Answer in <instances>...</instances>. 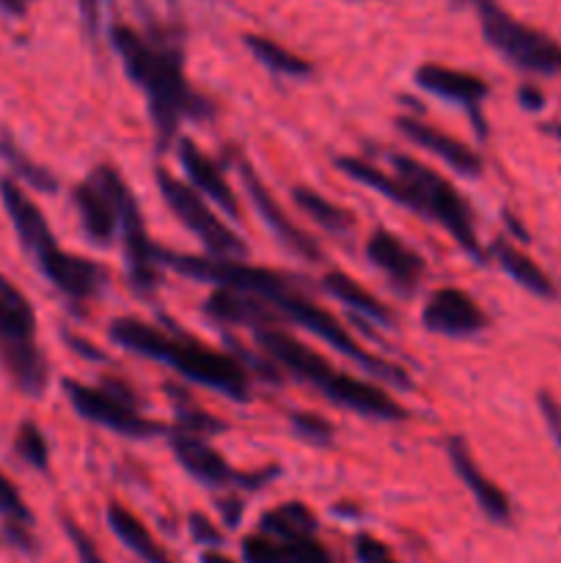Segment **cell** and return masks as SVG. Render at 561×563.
I'll list each match as a JSON object with an SVG mask.
<instances>
[{"mask_svg":"<svg viewBox=\"0 0 561 563\" xmlns=\"http://www.w3.org/2000/svg\"><path fill=\"white\" fill-rule=\"evenodd\" d=\"M548 132H553V135L559 137V141H561V124H550V126H548Z\"/></svg>","mask_w":561,"mask_h":563,"instance_id":"ee69618b","label":"cell"},{"mask_svg":"<svg viewBox=\"0 0 561 563\" xmlns=\"http://www.w3.org/2000/svg\"><path fill=\"white\" fill-rule=\"evenodd\" d=\"M416 86L424 91L435 93V97L446 99V102H454L468 108L471 113H476L482 108V102L487 99L490 86L482 77L471 75V71L451 69L443 64H424L416 69Z\"/></svg>","mask_w":561,"mask_h":563,"instance_id":"d6986e66","label":"cell"},{"mask_svg":"<svg viewBox=\"0 0 561 563\" xmlns=\"http://www.w3.org/2000/svg\"><path fill=\"white\" fill-rule=\"evenodd\" d=\"M168 443L170 449H174L179 465L185 467L193 478H198L201 484H209V487L262 489L264 484L278 473L275 467H267V471H258V473L234 471V467L223 460V454L215 451L212 445L207 443V438L182 432V429H174V427L168 429Z\"/></svg>","mask_w":561,"mask_h":563,"instance_id":"8fae6325","label":"cell"},{"mask_svg":"<svg viewBox=\"0 0 561 563\" xmlns=\"http://www.w3.org/2000/svg\"><path fill=\"white\" fill-rule=\"evenodd\" d=\"M484 251H487V258H493V262L498 264V267L504 269V273L509 275L517 286H522L526 291H531V295H537V297H544V300H556V297H559V289H556L553 278H550V275L544 273V269L539 267L531 256H526L520 247H515L512 242H506L504 236H498V240L490 242Z\"/></svg>","mask_w":561,"mask_h":563,"instance_id":"603a6c76","label":"cell"},{"mask_svg":"<svg viewBox=\"0 0 561 563\" xmlns=\"http://www.w3.org/2000/svg\"><path fill=\"white\" fill-rule=\"evenodd\" d=\"M174 407H176V427L182 432H190V434H201V438H209V434H218L223 432L226 423L218 421L215 416H209L207 410L193 405L182 390H174Z\"/></svg>","mask_w":561,"mask_h":563,"instance_id":"f546056e","label":"cell"},{"mask_svg":"<svg viewBox=\"0 0 561 563\" xmlns=\"http://www.w3.org/2000/svg\"><path fill=\"white\" fill-rule=\"evenodd\" d=\"M14 451L25 465L36 467V471H47L50 467V443L33 421L20 423L14 434Z\"/></svg>","mask_w":561,"mask_h":563,"instance_id":"4dcf8cb0","label":"cell"},{"mask_svg":"<svg viewBox=\"0 0 561 563\" xmlns=\"http://www.w3.org/2000/svg\"><path fill=\"white\" fill-rule=\"evenodd\" d=\"M157 187L163 201L168 203L170 212L193 231V234L201 240V245L207 247L212 258H229V262H240L248 256V245L218 218V214L209 209V203L204 201V196L198 190H193L187 181L176 179L174 174H168L165 168H157Z\"/></svg>","mask_w":561,"mask_h":563,"instance_id":"30bf717a","label":"cell"},{"mask_svg":"<svg viewBox=\"0 0 561 563\" xmlns=\"http://www.w3.org/2000/svg\"><path fill=\"white\" fill-rule=\"evenodd\" d=\"M446 454H449V462H451V467H454L457 478L465 484V489L473 495V500L479 504V509H482L493 522L506 526V522L512 520L509 495H506L501 487H495V484L484 476L482 467H479L476 460H473V454H471V449H468L465 440L449 438V443H446Z\"/></svg>","mask_w":561,"mask_h":563,"instance_id":"e0dca14e","label":"cell"},{"mask_svg":"<svg viewBox=\"0 0 561 563\" xmlns=\"http://www.w3.org/2000/svg\"><path fill=\"white\" fill-rule=\"evenodd\" d=\"M176 154H179L182 170H185L187 179H190L193 190L212 198V201L229 214V218H237V214H240V203H237V196L234 190H231V185L226 181L223 168H220L212 157H207V154L190 141V137H179Z\"/></svg>","mask_w":561,"mask_h":563,"instance_id":"ac0fdd59","label":"cell"},{"mask_svg":"<svg viewBox=\"0 0 561 563\" xmlns=\"http://www.w3.org/2000/svg\"><path fill=\"white\" fill-rule=\"evenodd\" d=\"M0 201H3L6 214L11 218V225H14L22 247L31 253L38 273H42L66 300L80 306V302L94 300V297L105 289L108 273H105L102 264L58 247L42 209H38L36 203H33V198L28 196L14 179H9V176L0 179Z\"/></svg>","mask_w":561,"mask_h":563,"instance_id":"5b68a950","label":"cell"},{"mask_svg":"<svg viewBox=\"0 0 561 563\" xmlns=\"http://www.w3.org/2000/svg\"><path fill=\"white\" fill-rule=\"evenodd\" d=\"M0 517H3V522H9V526H33L31 509H28L20 489L14 487V482H11L6 473H0Z\"/></svg>","mask_w":561,"mask_h":563,"instance_id":"1f68e13d","label":"cell"},{"mask_svg":"<svg viewBox=\"0 0 561 563\" xmlns=\"http://www.w3.org/2000/svg\"><path fill=\"white\" fill-rule=\"evenodd\" d=\"M108 335L110 341H116L124 350L148 357V361L165 363L190 383L218 390L226 399L251 401V377H248L245 363L240 357L201 344V341L182 333V330H170L168 333V330L141 322V319L121 317L110 322Z\"/></svg>","mask_w":561,"mask_h":563,"instance_id":"277c9868","label":"cell"},{"mask_svg":"<svg viewBox=\"0 0 561 563\" xmlns=\"http://www.w3.org/2000/svg\"><path fill=\"white\" fill-rule=\"evenodd\" d=\"M245 563H333L317 537L275 539L267 533H253L242 542Z\"/></svg>","mask_w":561,"mask_h":563,"instance_id":"7402d4cb","label":"cell"},{"mask_svg":"<svg viewBox=\"0 0 561 563\" xmlns=\"http://www.w3.org/2000/svg\"><path fill=\"white\" fill-rule=\"evenodd\" d=\"M157 258L160 267H170L174 273L185 275V278L207 280L215 289L223 286V289H237L245 291V295L258 297V300L267 302V306L278 313L280 322L300 324L308 333L322 339L324 344L339 350L341 355L355 361L358 366L383 377L385 383L396 385V388H413V379L407 377L405 368L394 366V363L383 361V357L363 350V346L352 339L350 330H346L333 313L319 308L308 295H302L295 284H289L286 275H278L273 273V269L264 267H251V264L245 262H229V258L212 256H187V253H170L163 251V247L157 251Z\"/></svg>","mask_w":561,"mask_h":563,"instance_id":"6da1fadb","label":"cell"},{"mask_svg":"<svg viewBox=\"0 0 561 563\" xmlns=\"http://www.w3.org/2000/svg\"><path fill=\"white\" fill-rule=\"evenodd\" d=\"M204 563H234V561L223 559L220 553H207V555H204Z\"/></svg>","mask_w":561,"mask_h":563,"instance_id":"7bdbcfd3","label":"cell"},{"mask_svg":"<svg viewBox=\"0 0 561 563\" xmlns=\"http://www.w3.org/2000/svg\"><path fill=\"white\" fill-rule=\"evenodd\" d=\"M322 289L328 291L333 300L344 302L350 311L361 313V317L369 319V322H377L383 324V328H391V324H394V313H391L388 308L372 295V291L363 289L355 278H350V275L328 273L322 278Z\"/></svg>","mask_w":561,"mask_h":563,"instance_id":"d4e9b609","label":"cell"},{"mask_svg":"<svg viewBox=\"0 0 561 563\" xmlns=\"http://www.w3.org/2000/svg\"><path fill=\"white\" fill-rule=\"evenodd\" d=\"M319 522L314 511L306 504H280L278 509L267 511L258 522V533H267L275 539H302V537H317Z\"/></svg>","mask_w":561,"mask_h":563,"instance_id":"4316f807","label":"cell"},{"mask_svg":"<svg viewBox=\"0 0 561 563\" xmlns=\"http://www.w3.org/2000/svg\"><path fill=\"white\" fill-rule=\"evenodd\" d=\"M292 198H295L297 207H300L314 223L322 225L328 234L344 236L355 229V218H352L344 207L333 203L330 198L319 196V192L311 190V187H295V190H292Z\"/></svg>","mask_w":561,"mask_h":563,"instance_id":"83f0119b","label":"cell"},{"mask_svg":"<svg viewBox=\"0 0 561 563\" xmlns=\"http://www.w3.org/2000/svg\"><path fill=\"white\" fill-rule=\"evenodd\" d=\"M36 311L20 286L0 273V368L25 396L47 390L50 366L36 339Z\"/></svg>","mask_w":561,"mask_h":563,"instance_id":"52a82bcc","label":"cell"},{"mask_svg":"<svg viewBox=\"0 0 561 563\" xmlns=\"http://www.w3.org/2000/svg\"><path fill=\"white\" fill-rule=\"evenodd\" d=\"M355 559L358 563H396L394 553L380 539L369 537V533H361L355 539Z\"/></svg>","mask_w":561,"mask_h":563,"instance_id":"e575fe53","label":"cell"},{"mask_svg":"<svg viewBox=\"0 0 561 563\" xmlns=\"http://www.w3.org/2000/svg\"><path fill=\"white\" fill-rule=\"evenodd\" d=\"M110 44L124 64L127 77L146 93L148 113L163 143L176 135L182 121H201L215 113V104L187 82L179 44L146 36L124 22L110 25Z\"/></svg>","mask_w":561,"mask_h":563,"instance_id":"3957f363","label":"cell"},{"mask_svg":"<svg viewBox=\"0 0 561 563\" xmlns=\"http://www.w3.org/2000/svg\"><path fill=\"white\" fill-rule=\"evenodd\" d=\"M0 9L11 16H22L25 14V3L22 0H0Z\"/></svg>","mask_w":561,"mask_h":563,"instance_id":"60d3db41","label":"cell"},{"mask_svg":"<svg viewBox=\"0 0 561 563\" xmlns=\"http://www.w3.org/2000/svg\"><path fill=\"white\" fill-rule=\"evenodd\" d=\"M119 240L124 247L127 278H130L132 289L141 295H152L160 284V247L148 236L141 207L127 181L119 190Z\"/></svg>","mask_w":561,"mask_h":563,"instance_id":"4fadbf2b","label":"cell"},{"mask_svg":"<svg viewBox=\"0 0 561 563\" xmlns=\"http://www.w3.org/2000/svg\"><path fill=\"white\" fill-rule=\"evenodd\" d=\"M218 509L223 511V517H226V526H231V528H237V526H240V520H242V504H240V500L220 498V500H218Z\"/></svg>","mask_w":561,"mask_h":563,"instance_id":"f35d334b","label":"cell"},{"mask_svg":"<svg viewBox=\"0 0 561 563\" xmlns=\"http://www.w3.org/2000/svg\"><path fill=\"white\" fill-rule=\"evenodd\" d=\"M421 322L429 333L468 339L487 328V313L468 291L457 289V286H443L429 295L421 311Z\"/></svg>","mask_w":561,"mask_h":563,"instance_id":"5bb4252c","label":"cell"},{"mask_svg":"<svg viewBox=\"0 0 561 563\" xmlns=\"http://www.w3.org/2000/svg\"><path fill=\"white\" fill-rule=\"evenodd\" d=\"M517 99H520V104L526 110H539L544 108V93L539 91L537 86H522L520 93H517Z\"/></svg>","mask_w":561,"mask_h":563,"instance_id":"74e56055","label":"cell"},{"mask_svg":"<svg viewBox=\"0 0 561 563\" xmlns=\"http://www.w3.org/2000/svg\"><path fill=\"white\" fill-rule=\"evenodd\" d=\"M22 3H25V5H28V3H31V0H22Z\"/></svg>","mask_w":561,"mask_h":563,"instance_id":"f6af8a7d","label":"cell"},{"mask_svg":"<svg viewBox=\"0 0 561 563\" xmlns=\"http://www.w3.org/2000/svg\"><path fill=\"white\" fill-rule=\"evenodd\" d=\"M339 170L350 176L358 185L369 187V190L380 192L383 198L394 201L396 207L410 209V212L421 214V218L432 220L440 229L451 234V240L476 258L479 264H487V251L482 247L476 234V223H473V212L462 192L451 185L446 176L424 165L421 159L410 157V154H391V165L394 174H385L377 165L366 163L361 157H339L336 159Z\"/></svg>","mask_w":561,"mask_h":563,"instance_id":"7a4b0ae2","label":"cell"},{"mask_svg":"<svg viewBox=\"0 0 561 563\" xmlns=\"http://www.w3.org/2000/svg\"><path fill=\"white\" fill-rule=\"evenodd\" d=\"M289 423L292 432L300 440H306V443L324 445L333 440V423L324 421L322 416H314V412H292Z\"/></svg>","mask_w":561,"mask_h":563,"instance_id":"d6a6232c","label":"cell"},{"mask_svg":"<svg viewBox=\"0 0 561 563\" xmlns=\"http://www.w3.org/2000/svg\"><path fill=\"white\" fill-rule=\"evenodd\" d=\"M476 11L487 44L512 66L542 77L561 75V44L556 38L515 20L495 0H476Z\"/></svg>","mask_w":561,"mask_h":563,"instance_id":"ba28073f","label":"cell"},{"mask_svg":"<svg viewBox=\"0 0 561 563\" xmlns=\"http://www.w3.org/2000/svg\"><path fill=\"white\" fill-rule=\"evenodd\" d=\"M506 225H509V229L515 231V234H517V240H528V234H526V231L520 229V225H517V220L512 218V214H506Z\"/></svg>","mask_w":561,"mask_h":563,"instance_id":"b9f144b4","label":"cell"},{"mask_svg":"<svg viewBox=\"0 0 561 563\" xmlns=\"http://www.w3.org/2000/svg\"><path fill=\"white\" fill-rule=\"evenodd\" d=\"M253 333H256V344L264 355L273 357L297 379L314 385L333 405L346 407L363 418H377V421H407V410L394 396H388L377 385L363 383L350 374H339L333 363L324 361L319 352L297 341L284 328H258Z\"/></svg>","mask_w":561,"mask_h":563,"instance_id":"8992f818","label":"cell"},{"mask_svg":"<svg viewBox=\"0 0 561 563\" xmlns=\"http://www.w3.org/2000/svg\"><path fill=\"white\" fill-rule=\"evenodd\" d=\"M396 126H399L402 135L410 137L416 146L432 152L435 157H440L446 165H451L457 174H465V176L482 174V157H479V154L473 152L471 146H465L462 141L446 135V132L438 130V126L427 124V121L421 119H413V115H399V119H396Z\"/></svg>","mask_w":561,"mask_h":563,"instance_id":"ffe728a7","label":"cell"},{"mask_svg":"<svg viewBox=\"0 0 561 563\" xmlns=\"http://www.w3.org/2000/svg\"><path fill=\"white\" fill-rule=\"evenodd\" d=\"M539 410H542V418L544 423H548L550 434H553L556 445L561 449V405L553 399V396L542 390V394H539Z\"/></svg>","mask_w":561,"mask_h":563,"instance_id":"8d00e7d4","label":"cell"},{"mask_svg":"<svg viewBox=\"0 0 561 563\" xmlns=\"http://www.w3.org/2000/svg\"><path fill=\"white\" fill-rule=\"evenodd\" d=\"M245 47L251 49L253 58H256L258 64H264L270 71H275V75L308 77V75H311V69H314V66L308 64L306 58L295 55L292 49L280 47L278 42H273V38H267V36H256V33H248Z\"/></svg>","mask_w":561,"mask_h":563,"instance_id":"f1b7e54d","label":"cell"},{"mask_svg":"<svg viewBox=\"0 0 561 563\" xmlns=\"http://www.w3.org/2000/svg\"><path fill=\"white\" fill-rule=\"evenodd\" d=\"M366 258L402 295H413L427 273V262L421 258V253L413 251L394 231H374L366 242Z\"/></svg>","mask_w":561,"mask_h":563,"instance_id":"2e32d148","label":"cell"},{"mask_svg":"<svg viewBox=\"0 0 561 563\" xmlns=\"http://www.w3.org/2000/svg\"><path fill=\"white\" fill-rule=\"evenodd\" d=\"M0 159L6 163V168H9L11 179H20L25 181L31 190L36 192H44V196H53V192H58V179H55V174L50 168H44V165H38L36 159L28 157L25 152L20 148V143L14 141V137L9 135V132H0Z\"/></svg>","mask_w":561,"mask_h":563,"instance_id":"484cf974","label":"cell"},{"mask_svg":"<svg viewBox=\"0 0 561 563\" xmlns=\"http://www.w3.org/2000/svg\"><path fill=\"white\" fill-rule=\"evenodd\" d=\"M66 344H69L72 350L77 352V355L88 357V361H108V357H105L102 352H94V346L88 344V341H82V339H75V335H66Z\"/></svg>","mask_w":561,"mask_h":563,"instance_id":"ab89813d","label":"cell"},{"mask_svg":"<svg viewBox=\"0 0 561 563\" xmlns=\"http://www.w3.org/2000/svg\"><path fill=\"white\" fill-rule=\"evenodd\" d=\"M105 520H108L110 531L121 539V544H127L143 563H174L163 550V544L148 533V528L127 506L110 504L105 509Z\"/></svg>","mask_w":561,"mask_h":563,"instance_id":"cb8c5ba5","label":"cell"},{"mask_svg":"<svg viewBox=\"0 0 561 563\" xmlns=\"http://www.w3.org/2000/svg\"><path fill=\"white\" fill-rule=\"evenodd\" d=\"M190 533L196 542L209 544V548H215V544H223V533L212 526V520H209V517L198 515V511L190 517Z\"/></svg>","mask_w":561,"mask_h":563,"instance_id":"d590c367","label":"cell"},{"mask_svg":"<svg viewBox=\"0 0 561 563\" xmlns=\"http://www.w3.org/2000/svg\"><path fill=\"white\" fill-rule=\"evenodd\" d=\"M64 531H66V537H69V542L75 544L77 555H80L82 563H105L102 555L97 553V544L91 542V537H88V533L82 531L75 520L64 517Z\"/></svg>","mask_w":561,"mask_h":563,"instance_id":"836d02e7","label":"cell"},{"mask_svg":"<svg viewBox=\"0 0 561 563\" xmlns=\"http://www.w3.org/2000/svg\"><path fill=\"white\" fill-rule=\"evenodd\" d=\"M204 313L220 324H237V328H278V313L262 302L258 297L245 295L237 289H218L204 300Z\"/></svg>","mask_w":561,"mask_h":563,"instance_id":"44dd1931","label":"cell"},{"mask_svg":"<svg viewBox=\"0 0 561 563\" xmlns=\"http://www.w3.org/2000/svg\"><path fill=\"white\" fill-rule=\"evenodd\" d=\"M64 394L77 416L97 423V427L110 429L121 438L146 440L168 432L163 423L141 416V410H138L141 401L119 379H102V385H97V388L77 383V379H64Z\"/></svg>","mask_w":561,"mask_h":563,"instance_id":"9c48e42d","label":"cell"},{"mask_svg":"<svg viewBox=\"0 0 561 563\" xmlns=\"http://www.w3.org/2000/svg\"><path fill=\"white\" fill-rule=\"evenodd\" d=\"M237 170H240L242 187H245V192L251 196L253 207L258 209V218H262L264 225L273 231L275 240L284 242V245L289 247L292 253H297V256L308 258V262H319V258H322V251H319L317 240H314V236H308L302 229H297V225L286 218V212L278 207V201L273 198V192L264 187V181L258 179V174L253 170V165L245 163V159H237Z\"/></svg>","mask_w":561,"mask_h":563,"instance_id":"9a60e30c","label":"cell"},{"mask_svg":"<svg viewBox=\"0 0 561 563\" xmlns=\"http://www.w3.org/2000/svg\"><path fill=\"white\" fill-rule=\"evenodd\" d=\"M124 185L113 165H97L82 185L72 190L80 225L94 245H113L119 240V190Z\"/></svg>","mask_w":561,"mask_h":563,"instance_id":"7c38bea8","label":"cell"}]
</instances>
